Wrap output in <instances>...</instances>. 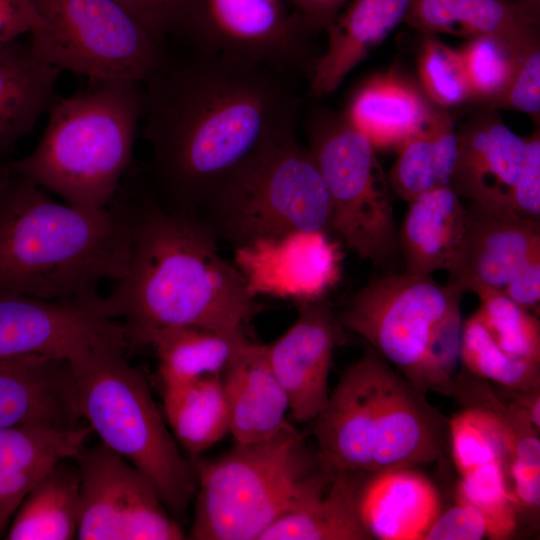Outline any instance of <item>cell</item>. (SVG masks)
Returning <instances> with one entry per match:
<instances>
[{"label":"cell","instance_id":"6da1fadb","mask_svg":"<svg viewBox=\"0 0 540 540\" xmlns=\"http://www.w3.org/2000/svg\"><path fill=\"white\" fill-rule=\"evenodd\" d=\"M287 73L192 51L166 55L143 82L146 185L165 209L197 216L215 190L295 131L300 100Z\"/></svg>","mask_w":540,"mask_h":540},{"label":"cell","instance_id":"7a4b0ae2","mask_svg":"<svg viewBox=\"0 0 540 540\" xmlns=\"http://www.w3.org/2000/svg\"><path fill=\"white\" fill-rule=\"evenodd\" d=\"M129 217L125 274L93 307L122 319L131 347L153 330L190 326L246 334L261 309L219 240L197 216L169 211L130 169L119 188Z\"/></svg>","mask_w":540,"mask_h":540},{"label":"cell","instance_id":"3957f363","mask_svg":"<svg viewBox=\"0 0 540 540\" xmlns=\"http://www.w3.org/2000/svg\"><path fill=\"white\" fill-rule=\"evenodd\" d=\"M130 225L116 195L104 209L62 204L5 162L0 175V291L91 305L126 272Z\"/></svg>","mask_w":540,"mask_h":540},{"label":"cell","instance_id":"277c9868","mask_svg":"<svg viewBox=\"0 0 540 540\" xmlns=\"http://www.w3.org/2000/svg\"><path fill=\"white\" fill-rule=\"evenodd\" d=\"M329 470L375 474L439 461L449 419L369 348L341 375L310 423Z\"/></svg>","mask_w":540,"mask_h":540},{"label":"cell","instance_id":"5b68a950","mask_svg":"<svg viewBox=\"0 0 540 540\" xmlns=\"http://www.w3.org/2000/svg\"><path fill=\"white\" fill-rule=\"evenodd\" d=\"M90 81L83 91L57 97L33 151L6 165L67 204L104 209L131 168L144 88L131 79Z\"/></svg>","mask_w":540,"mask_h":540},{"label":"cell","instance_id":"8992f818","mask_svg":"<svg viewBox=\"0 0 540 540\" xmlns=\"http://www.w3.org/2000/svg\"><path fill=\"white\" fill-rule=\"evenodd\" d=\"M464 293L431 275L385 273L336 315L419 391L447 396L459 363Z\"/></svg>","mask_w":540,"mask_h":540},{"label":"cell","instance_id":"52a82bcc","mask_svg":"<svg viewBox=\"0 0 540 540\" xmlns=\"http://www.w3.org/2000/svg\"><path fill=\"white\" fill-rule=\"evenodd\" d=\"M127 340L106 339L70 359L81 417L101 442L145 474L170 514L183 517L196 473L158 410Z\"/></svg>","mask_w":540,"mask_h":540},{"label":"cell","instance_id":"ba28073f","mask_svg":"<svg viewBox=\"0 0 540 540\" xmlns=\"http://www.w3.org/2000/svg\"><path fill=\"white\" fill-rule=\"evenodd\" d=\"M191 460L197 482L189 536L196 540H259L324 467L290 423L267 439L235 443L214 460Z\"/></svg>","mask_w":540,"mask_h":540},{"label":"cell","instance_id":"9c48e42d","mask_svg":"<svg viewBox=\"0 0 540 540\" xmlns=\"http://www.w3.org/2000/svg\"><path fill=\"white\" fill-rule=\"evenodd\" d=\"M197 217L232 249L291 231L332 233L327 188L310 151L298 142L296 131L229 177Z\"/></svg>","mask_w":540,"mask_h":540},{"label":"cell","instance_id":"30bf717a","mask_svg":"<svg viewBox=\"0 0 540 540\" xmlns=\"http://www.w3.org/2000/svg\"><path fill=\"white\" fill-rule=\"evenodd\" d=\"M308 150L327 188L331 230L361 260L395 270L401 260L387 174L367 138L324 107L307 120Z\"/></svg>","mask_w":540,"mask_h":540},{"label":"cell","instance_id":"8fae6325","mask_svg":"<svg viewBox=\"0 0 540 540\" xmlns=\"http://www.w3.org/2000/svg\"><path fill=\"white\" fill-rule=\"evenodd\" d=\"M45 22L31 34L30 48L40 60L90 80L144 82L167 52L115 0H31Z\"/></svg>","mask_w":540,"mask_h":540},{"label":"cell","instance_id":"7c38bea8","mask_svg":"<svg viewBox=\"0 0 540 540\" xmlns=\"http://www.w3.org/2000/svg\"><path fill=\"white\" fill-rule=\"evenodd\" d=\"M170 33L192 51L286 73L314 62L311 32L286 0H181Z\"/></svg>","mask_w":540,"mask_h":540},{"label":"cell","instance_id":"4fadbf2b","mask_svg":"<svg viewBox=\"0 0 540 540\" xmlns=\"http://www.w3.org/2000/svg\"><path fill=\"white\" fill-rule=\"evenodd\" d=\"M74 461L80 473L77 539L186 538L150 479L107 445L85 446Z\"/></svg>","mask_w":540,"mask_h":540},{"label":"cell","instance_id":"5bb4252c","mask_svg":"<svg viewBox=\"0 0 540 540\" xmlns=\"http://www.w3.org/2000/svg\"><path fill=\"white\" fill-rule=\"evenodd\" d=\"M344 252L328 231H291L233 248L248 292L298 305L325 300L343 275Z\"/></svg>","mask_w":540,"mask_h":540},{"label":"cell","instance_id":"9a60e30c","mask_svg":"<svg viewBox=\"0 0 540 540\" xmlns=\"http://www.w3.org/2000/svg\"><path fill=\"white\" fill-rule=\"evenodd\" d=\"M106 339L128 340L121 322L102 317L90 305L0 291V360H70Z\"/></svg>","mask_w":540,"mask_h":540},{"label":"cell","instance_id":"2e32d148","mask_svg":"<svg viewBox=\"0 0 540 540\" xmlns=\"http://www.w3.org/2000/svg\"><path fill=\"white\" fill-rule=\"evenodd\" d=\"M298 306L294 324L266 349L289 415L296 423L310 424L328 401L333 354L346 336L326 299Z\"/></svg>","mask_w":540,"mask_h":540},{"label":"cell","instance_id":"e0dca14e","mask_svg":"<svg viewBox=\"0 0 540 540\" xmlns=\"http://www.w3.org/2000/svg\"><path fill=\"white\" fill-rule=\"evenodd\" d=\"M456 258L447 283L465 292L502 290L513 274L540 251V223L523 220L508 209L470 202Z\"/></svg>","mask_w":540,"mask_h":540},{"label":"cell","instance_id":"ac0fdd59","mask_svg":"<svg viewBox=\"0 0 540 540\" xmlns=\"http://www.w3.org/2000/svg\"><path fill=\"white\" fill-rule=\"evenodd\" d=\"M456 133L452 189L470 202L508 209L527 138L513 132L496 110L489 108L469 118Z\"/></svg>","mask_w":540,"mask_h":540},{"label":"cell","instance_id":"d6986e66","mask_svg":"<svg viewBox=\"0 0 540 540\" xmlns=\"http://www.w3.org/2000/svg\"><path fill=\"white\" fill-rule=\"evenodd\" d=\"M80 418L70 360L48 356L0 360V428L28 423L74 427Z\"/></svg>","mask_w":540,"mask_h":540},{"label":"cell","instance_id":"ffe728a7","mask_svg":"<svg viewBox=\"0 0 540 540\" xmlns=\"http://www.w3.org/2000/svg\"><path fill=\"white\" fill-rule=\"evenodd\" d=\"M324 467L295 503L259 540H370L360 513L369 476Z\"/></svg>","mask_w":540,"mask_h":540},{"label":"cell","instance_id":"44dd1931","mask_svg":"<svg viewBox=\"0 0 540 540\" xmlns=\"http://www.w3.org/2000/svg\"><path fill=\"white\" fill-rule=\"evenodd\" d=\"M403 22L427 35L493 36L522 50L540 44V3L525 0H410Z\"/></svg>","mask_w":540,"mask_h":540},{"label":"cell","instance_id":"7402d4cb","mask_svg":"<svg viewBox=\"0 0 540 540\" xmlns=\"http://www.w3.org/2000/svg\"><path fill=\"white\" fill-rule=\"evenodd\" d=\"M436 109L418 83L390 69L362 81L351 93L342 115L376 151H396Z\"/></svg>","mask_w":540,"mask_h":540},{"label":"cell","instance_id":"603a6c76","mask_svg":"<svg viewBox=\"0 0 540 540\" xmlns=\"http://www.w3.org/2000/svg\"><path fill=\"white\" fill-rule=\"evenodd\" d=\"M92 433L89 425L43 423L0 428V526L7 528L19 505L56 463L74 459Z\"/></svg>","mask_w":540,"mask_h":540},{"label":"cell","instance_id":"cb8c5ba5","mask_svg":"<svg viewBox=\"0 0 540 540\" xmlns=\"http://www.w3.org/2000/svg\"><path fill=\"white\" fill-rule=\"evenodd\" d=\"M410 0H350L325 30L327 46L308 73L310 92H334L401 22Z\"/></svg>","mask_w":540,"mask_h":540},{"label":"cell","instance_id":"d4e9b609","mask_svg":"<svg viewBox=\"0 0 540 540\" xmlns=\"http://www.w3.org/2000/svg\"><path fill=\"white\" fill-rule=\"evenodd\" d=\"M221 378L235 443L267 439L289 423L288 399L271 368L266 344L249 340Z\"/></svg>","mask_w":540,"mask_h":540},{"label":"cell","instance_id":"484cf974","mask_svg":"<svg viewBox=\"0 0 540 540\" xmlns=\"http://www.w3.org/2000/svg\"><path fill=\"white\" fill-rule=\"evenodd\" d=\"M441 512L433 483L415 468H399L369 476L360 513L372 539L423 540Z\"/></svg>","mask_w":540,"mask_h":540},{"label":"cell","instance_id":"4316f807","mask_svg":"<svg viewBox=\"0 0 540 540\" xmlns=\"http://www.w3.org/2000/svg\"><path fill=\"white\" fill-rule=\"evenodd\" d=\"M407 203L397 232L403 271L414 275L448 271L465 229L466 208L461 198L451 186H446Z\"/></svg>","mask_w":540,"mask_h":540},{"label":"cell","instance_id":"83f0119b","mask_svg":"<svg viewBox=\"0 0 540 540\" xmlns=\"http://www.w3.org/2000/svg\"><path fill=\"white\" fill-rule=\"evenodd\" d=\"M62 70L37 58L18 40L0 45V152L28 135L56 96Z\"/></svg>","mask_w":540,"mask_h":540},{"label":"cell","instance_id":"f1b7e54d","mask_svg":"<svg viewBox=\"0 0 540 540\" xmlns=\"http://www.w3.org/2000/svg\"><path fill=\"white\" fill-rule=\"evenodd\" d=\"M248 341L243 333L176 326L148 332L135 346H149L154 351L162 386H167L222 376Z\"/></svg>","mask_w":540,"mask_h":540},{"label":"cell","instance_id":"f546056e","mask_svg":"<svg viewBox=\"0 0 540 540\" xmlns=\"http://www.w3.org/2000/svg\"><path fill=\"white\" fill-rule=\"evenodd\" d=\"M387 178L391 192L409 202L429 191L450 186L457 156L452 117L437 108L426 124L396 150Z\"/></svg>","mask_w":540,"mask_h":540},{"label":"cell","instance_id":"4dcf8cb0","mask_svg":"<svg viewBox=\"0 0 540 540\" xmlns=\"http://www.w3.org/2000/svg\"><path fill=\"white\" fill-rule=\"evenodd\" d=\"M80 473L74 459L51 467L25 496L5 534L7 540L77 539Z\"/></svg>","mask_w":540,"mask_h":540},{"label":"cell","instance_id":"1f68e13d","mask_svg":"<svg viewBox=\"0 0 540 540\" xmlns=\"http://www.w3.org/2000/svg\"><path fill=\"white\" fill-rule=\"evenodd\" d=\"M164 418L176 441L192 456L230 433L221 376L162 386Z\"/></svg>","mask_w":540,"mask_h":540},{"label":"cell","instance_id":"d6a6232c","mask_svg":"<svg viewBox=\"0 0 540 540\" xmlns=\"http://www.w3.org/2000/svg\"><path fill=\"white\" fill-rule=\"evenodd\" d=\"M459 362L476 377L507 390H540V363L517 359L502 350L477 311L463 321Z\"/></svg>","mask_w":540,"mask_h":540},{"label":"cell","instance_id":"836d02e7","mask_svg":"<svg viewBox=\"0 0 540 540\" xmlns=\"http://www.w3.org/2000/svg\"><path fill=\"white\" fill-rule=\"evenodd\" d=\"M506 476L505 465L492 462L461 475L456 488V501L482 514L487 537L494 540L511 537L518 526V506Z\"/></svg>","mask_w":540,"mask_h":540},{"label":"cell","instance_id":"e575fe53","mask_svg":"<svg viewBox=\"0 0 540 540\" xmlns=\"http://www.w3.org/2000/svg\"><path fill=\"white\" fill-rule=\"evenodd\" d=\"M476 310L499 347L517 359L540 363V322L533 312L511 300L502 290L474 291Z\"/></svg>","mask_w":540,"mask_h":540},{"label":"cell","instance_id":"d590c367","mask_svg":"<svg viewBox=\"0 0 540 540\" xmlns=\"http://www.w3.org/2000/svg\"><path fill=\"white\" fill-rule=\"evenodd\" d=\"M528 49H519L493 36L468 39L458 51L472 101L490 108L509 84L521 56Z\"/></svg>","mask_w":540,"mask_h":540},{"label":"cell","instance_id":"8d00e7d4","mask_svg":"<svg viewBox=\"0 0 540 540\" xmlns=\"http://www.w3.org/2000/svg\"><path fill=\"white\" fill-rule=\"evenodd\" d=\"M417 52L418 84L440 109L472 101L471 91L458 50L435 35L424 34Z\"/></svg>","mask_w":540,"mask_h":540},{"label":"cell","instance_id":"74e56055","mask_svg":"<svg viewBox=\"0 0 540 540\" xmlns=\"http://www.w3.org/2000/svg\"><path fill=\"white\" fill-rule=\"evenodd\" d=\"M489 109L514 110L539 119L540 44L523 53L509 84Z\"/></svg>","mask_w":540,"mask_h":540},{"label":"cell","instance_id":"f35d334b","mask_svg":"<svg viewBox=\"0 0 540 540\" xmlns=\"http://www.w3.org/2000/svg\"><path fill=\"white\" fill-rule=\"evenodd\" d=\"M515 216L540 223V132L539 125L527 137L523 162L508 202Z\"/></svg>","mask_w":540,"mask_h":540},{"label":"cell","instance_id":"ab89813d","mask_svg":"<svg viewBox=\"0 0 540 540\" xmlns=\"http://www.w3.org/2000/svg\"><path fill=\"white\" fill-rule=\"evenodd\" d=\"M487 536L482 514L473 506L457 502L440 512L423 540H480Z\"/></svg>","mask_w":540,"mask_h":540},{"label":"cell","instance_id":"60d3db41","mask_svg":"<svg viewBox=\"0 0 540 540\" xmlns=\"http://www.w3.org/2000/svg\"><path fill=\"white\" fill-rule=\"evenodd\" d=\"M158 41L165 45L181 0H115Z\"/></svg>","mask_w":540,"mask_h":540},{"label":"cell","instance_id":"b9f144b4","mask_svg":"<svg viewBox=\"0 0 540 540\" xmlns=\"http://www.w3.org/2000/svg\"><path fill=\"white\" fill-rule=\"evenodd\" d=\"M44 26L31 0H0V45L39 32Z\"/></svg>","mask_w":540,"mask_h":540},{"label":"cell","instance_id":"7bdbcfd3","mask_svg":"<svg viewBox=\"0 0 540 540\" xmlns=\"http://www.w3.org/2000/svg\"><path fill=\"white\" fill-rule=\"evenodd\" d=\"M502 291L521 307L539 314L540 251L535 252L509 279Z\"/></svg>","mask_w":540,"mask_h":540},{"label":"cell","instance_id":"ee69618b","mask_svg":"<svg viewBox=\"0 0 540 540\" xmlns=\"http://www.w3.org/2000/svg\"><path fill=\"white\" fill-rule=\"evenodd\" d=\"M507 475L513 482L512 494L520 507L537 511L540 506V466L511 463Z\"/></svg>","mask_w":540,"mask_h":540},{"label":"cell","instance_id":"f6af8a7d","mask_svg":"<svg viewBox=\"0 0 540 540\" xmlns=\"http://www.w3.org/2000/svg\"><path fill=\"white\" fill-rule=\"evenodd\" d=\"M310 32L326 30L350 0H286Z\"/></svg>","mask_w":540,"mask_h":540},{"label":"cell","instance_id":"bcb514c9","mask_svg":"<svg viewBox=\"0 0 540 540\" xmlns=\"http://www.w3.org/2000/svg\"><path fill=\"white\" fill-rule=\"evenodd\" d=\"M1 155L3 154L0 152V175L3 173L5 169V163L1 161Z\"/></svg>","mask_w":540,"mask_h":540},{"label":"cell","instance_id":"7dc6e473","mask_svg":"<svg viewBox=\"0 0 540 540\" xmlns=\"http://www.w3.org/2000/svg\"><path fill=\"white\" fill-rule=\"evenodd\" d=\"M5 531L3 527L0 526V535Z\"/></svg>","mask_w":540,"mask_h":540}]
</instances>
